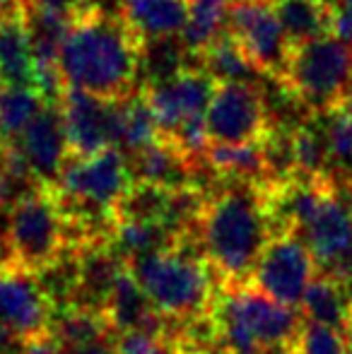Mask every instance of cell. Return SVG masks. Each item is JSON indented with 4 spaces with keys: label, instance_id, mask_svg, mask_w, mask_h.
<instances>
[{
    "label": "cell",
    "instance_id": "4316f807",
    "mask_svg": "<svg viewBox=\"0 0 352 354\" xmlns=\"http://www.w3.org/2000/svg\"><path fill=\"white\" fill-rule=\"evenodd\" d=\"M41 94L34 87L0 89V145L15 142L44 109Z\"/></svg>",
    "mask_w": 352,
    "mask_h": 354
},
{
    "label": "cell",
    "instance_id": "5b68a950",
    "mask_svg": "<svg viewBox=\"0 0 352 354\" xmlns=\"http://www.w3.org/2000/svg\"><path fill=\"white\" fill-rule=\"evenodd\" d=\"M352 51L333 34L292 48L280 84L285 94L306 113L326 116L350 102Z\"/></svg>",
    "mask_w": 352,
    "mask_h": 354
},
{
    "label": "cell",
    "instance_id": "836d02e7",
    "mask_svg": "<svg viewBox=\"0 0 352 354\" xmlns=\"http://www.w3.org/2000/svg\"><path fill=\"white\" fill-rule=\"evenodd\" d=\"M263 354H297V350H295V342H292V345H277V347H270V350H266Z\"/></svg>",
    "mask_w": 352,
    "mask_h": 354
},
{
    "label": "cell",
    "instance_id": "d590c367",
    "mask_svg": "<svg viewBox=\"0 0 352 354\" xmlns=\"http://www.w3.org/2000/svg\"><path fill=\"white\" fill-rule=\"evenodd\" d=\"M19 8V0H0V15L12 12V10Z\"/></svg>",
    "mask_w": 352,
    "mask_h": 354
},
{
    "label": "cell",
    "instance_id": "e575fe53",
    "mask_svg": "<svg viewBox=\"0 0 352 354\" xmlns=\"http://www.w3.org/2000/svg\"><path fill=\"white\" fill-rule=\"evenodd\" d=\"M343 335H345V342H348V352L352 354V311H350L348 321H345V326H343Z\"/></svg>",
    "mask_w": 352,
    "mask_h": 354
},
{
    "label": "cell",
    "instance_id": "d6a6232c",
    "mask_svg": "<svg viewBox=\"0 0 352 354\" xmlns=\"http://www.w3.org/2000/svg\"><path fill=\"white\" fill-rule=\"evenodd\" d=\"M37 3H44V5H51V8L73 10V12H77V10L82 8V3H85V0H37Z\"/></svg>",
    "mask_w": 352,
    "mask_h": 354
},
{
    "label": "cell",
    "instance_id": "5bb4252c",
    "mask_svg": "<svg viewBox=\"0 0 352 354\" xmlns=\"http://www.w3.org/2000/svg\"><path fill=\"white\" fill-rule=\"evenodd\" d=\"M29 169L44 186H56L63 167L71 159L66 121L61 104H44L39 116L27 126V131L15 140Z\"/></svg>",
    "mask_w": 352,
    "mask_h": 354
},
{
    "label": "cell",
    "instance_id": "7c38bea8",
    "mask_svg": "<svg viewBox=\"0 0 352 354\" xmlns=\"http://www.w3.org/2000/svg\"><path fill=\"white\" fill-rule=\"evenodd\" d=\"M53 306L34 272L17 266H0V330L24 340L46 333Z\"/></svg>",
    "mask_w": 352,
    "mask_h": 354
},
{
    "label": "cell",
    "instance_id": "52a82bcc",
    "mask_svg": "<svg viewBox=\"0 0 352 354\" xmlns=\"http://www.w3.org/2000/svg\"><path fill=\"white\" fill-rule=\"evenodd\" d=\"M275 128L272 109L259 82H220L205 111L210 145L263 142Z\"/></svg>",
    "mask_w": 352,
    "mask_h": 354
},
{
    "label": "cell",
    "instance_id": "7a4b0ae2",
    "mask_svg": "<svg viewBox=\"0 0 352 354\" xmlns=\"http://www.w3.org/2000/svg\"><path fill=\"white\" fill-rule=\"evenodd\" d=\"M272 234L275 229L261 186L220 178L205 193L196 222V241L220 287H244L251 282Z\"/></svg>",
    "mask_w": 352,
    "mask_h": 354
},
{
    "label": "cell",
    "instance_id": "4dcf8cb0",
    "mask_svg": "<svg viewBox=\"0 0 352 354\" xmlns=\"http://www.w3.org/2000/svg\"><path fill=\"white\" fill-rule=\"evenodd\" d=\"M24 354H66V350H63L48 333H41V335L29 337Z\"/></svg>",
    "mask_w": 352,
    "mask_h": 354
},
{
    "label": "cell",
    "instance_id": "ac0fdd59",
    "mask_svg": "<svg viewBox=\"0 0 352 354\" xmlns=\"http://www.w3.org/2000/svg\"><path fill=\"white\" fill-rule=\"evenodd\" d=\"M210 171L227 181H246L256 186L270 183L263 142L246 145H207L203 154Z\"/></svg>",
    "mask_w": 352,
    "mask_h": 354
},
{
    "label": "cell",
    "instance_id": "7402d4cb",
    "mask_svg": "<svg viewBox=\"0 0 352 354\" xmlns=\"http://www.w3.org/2000/svg\"><path fill=\"white\" fill-rule=\"evenodd\" d=\"M46 333L63 350H73V347H82L94 340L113 335V328L104 311H94V308L82 306H66L56 308L51 313Z\"/></svg>",
    "mask_w": 352,
    "mask_h": 354
},
{
    "label": "cell",
    "instance_id": "e0dca14e",
    "mask_svg": "<svg viewBox=\"0 0 352 354\" xmlns=\"http://www.w3.org/2000/svg\"><path fill=\"white\" fill-rule=\"evenodd\" d=\"M0 82L34 87V51L19 8L0 15Z\"/></svg>",
    "mask_w": 352,
    "mask_h": 354
},
{
    "label": "cell",
    "instance_id": "3957f363",
    "mask_svg": "<svg viewBox=\"0 0 352 354\" xmlns=\"http://www.w3.org/2000/svg\"><path fill=\"white\" fill-rule=\"evenodd\" d=\"M126 266L145 289L152 306L172 326H183L210 313L220 284L196 236H181L172 246Z\"/></svg>",
    "mask_w": 352,
    "mask_h": 354
},
{
    "label": "cell",
    "instance_id": "cb8c5ba5",
    "mask_svg": "<svg viewBox=\"0 0 352 354\" xmlns=\"http://www.w3.org/2000/svg\"><path fill=\"white\" fill-rule=\"evenodd\" d=\"M157 138H160V128H157L155 113H152L150 104H147L145 94H142V87H140V92L121 99L116 147L121 149L126 157H131L138 149L152 145Z\"/></svg>",
    "mask_w": 352,
    "mask_h": 354
},
{
    "label": "cell",
    "instance_id": "9a60e30c",
    "mask_svg": "<svg viewBox=\"0 0 352 354\" xmlns=\"http://www.w3.org/2000/svg\"><path fill=\"white\" fill-rule=\"evenodd\" d=\"M104 313H106L113 333H126V330L169 333V321L152 306L145 289L138 284V280L133 277V272L128 268L118 277Z\"/></svg>",
    "mask_w": 352,
    "mask_h": 354
},
{
    "label": "cell",
    "instance_id": "f546056e",
    "mask_svg": "<svg viewBox=\"0 0 352 354\" xmlns=\"http://www.w3.org/2000/svg\"><path fill=\"white\" fill-rule=\"evenodd\" d=\"M331 34L345 44L352 51V15L340 5H333V17H331Z\"/></svg>",
    "mask_w": 352,
    "mask_h": 354
},
{
    "label": "cell",
    "instance_id": "8fae6325",
    "mask_svg": "<svg viewBox=\"0 0 352 354\" xmlns=\"http://www.w3.org/2000/svg\"><path fill=\"white\" fill-rule=\"evenodd\" d=\"M61 109L71 157H92L106 147H116L121 99L111 102L85 89L68 87Z\"/></svg>",
    "mask_w": 352,
    "mask_h": 354
},
{
    "label": "cell",
    "instance_id": "603a6c76",
    "mask_svg": "<svg viewBox=\"0 0 352 354\" xmlns=\"http://www.w3.org/2000/svg\"><path fill=\"white\" fill-rule=\"evenodd\" d=\"M292 154H295V171L299 176H331V152L326 142L324 126L319 116H306L292 126Z\"/></svg>",
    "mask_w": 352,
    "mask_h": 354
},
{
    "label": "cell",
    "instance_id": "d6986e66",
    "mask_svg": "<svg viewBox=\"0 0 352 354\" xmlns=\"http://www.w3.org/2000/svg\"><path fill=\"white\" fill-rule=\"evenodd\" d=\"M299 311L306 321L324 323V326L343 330L352 311V294L335 275L326 270H316L304 297H302Z\"/></svg>",
    "mask_w": 352,
    "mask_h": 354
},
{
    "label": "cell",
    "instance_id": "44dd1931",
    "mask_svg": "<svg viewBox=\"0 0 352 354\" xmlns=\"http://www.w3.org/2000/svg\"><path fill=\"white\" fill-rule=\"evenodd\" d=\"M275 10L292 48L331 34V0H275Z\"/></svg>",
    "mask_w": 352,
    "mask_h": 354
},
{
    "label": "cell",
    "instance_id": "277c9868",
    "mask_svg": "<svg viewBox=\"0 0 352 354\" xmlns=\"http://www.w3.org/2000/svg\"><path fill=\"white\" fill-rule=\"evenodd\" d=\"M220 350L263 354L270 347L292 345L304 316L299 308L282 306L251 284L217 287L210 308Z\"/></svg>",
    "mask_w": 352,
    "mask_h": 354
},
{
    "label": "cell",
    "instance_id": "6da1fadb",
    "mask_svg": "<svg viewBox=\"0 0 352 354\" xmlns=\"http://www.w3.org/2000/svg\"><path fill=\"white\" fill-rule=\"evenodd\" d=\"M140 56L142 39L123 15L85 0L68 29L58 66L68 87L116 102L140 92Z\"/></svg>",
    "mask_w": 352,
    "mask_h": 354
},
{
    "label": "cell",
    "instance_id": "2e32d148",
    "mask_svg": "<svg viewBox=\"0 0 352 354\" xmlns=\"http://www.w3.org/2000/svg\"><path fill=\"white\" fill-rule=\"evenodd\" d=\"M121 12L142 41L181 37L188 19V0H121Z\"/></svg>",
    "mask_w": 352,
    "mask_h": 354
},
{
    "label": "cell",
    "instance_id": "8d00e7d4",
    "mask_svg": "<svg viewBox=\"0 0 352 354\" xmlns=\"http://www.w3.org/2000/svg\"><path fill=\"white\" fill-rule=\"evenodd\" d=\"M10 256H8V251H5V248H0V266H10Z\"/></svg>",
    "mask_w": 352,
    "mask_h": 354
},
{
    "label": "cell",
    "instance_id": "74e56055",
    "mask_svg": "<svg viewBox=\"0 0 352 354\" xmlns=\"http://www.w3.org/2000/svg\"><path fill=\"white\" fill-rule=\"evenodd\" d=\"M338 5H340L343 10H348V12L352 15V0H338Z\"/></svg>",
    "mask_w": 352,
    "mask_h": 354
},
{
    "label": "cell",
    "instance_id": "30bf717a",
    "mask_svg": "<svg viewBox=\"0 0 352 354\" xmlns=\"http://www.w3.org/2000/svg\"><path fill=\"white\" fill-rule=\"evenodd\" d=\"M215 87V80L198 66H188L165 82L142 84V94L160 128V138L169 140L183 123L205 116Z\"/></svg>",
    "mask_w": 352,
    "mask_h": 354
},
{
    "label": "cell",
    "instance_id": "9c48e42d",
    "mask_svg": "<svg viewBox=\"0 0 352 354\" xmlns=\"http://www.w3.org/2000/svg\"><path fill=\"white\" fill-rule=\"evenodd\" d=\"M316 270L319 263L304 239L297 232H277L266 243L249 284L282 306L299 308Z\"/></svg>",
    "mask_w": 352,
    "mask_h": 354
},
{
    "label": "cell",
    "instance_id": "484cf974",
    "mask_svg": "<svg viewBox=\"0 0 352 354\" xmlns=\"http://www.w3.org/2000/svg\"><path fill=\"white\" fill-rule=\"evenodd\" d=\"M191 61H193V56L186 51L181 37L142 41V56H140L142 84L165 82V80L186 71L188 66H193Z\"/></svg>",
    "mask_w": 352,
    "mask_h": 354
},
{
    "label": "cell",
    "instance_id": "ffe728a7",
    "mask_svg": "<svg viewBox=\"0 0 352 354\" xmlns=\"http://www.w3.org/2000/svg\"><path fill=\"white\" fill-rule=\"evenodd\" d=\"M193 66L203 68L217 84L220 82H256V77H261V73L256 71V66L251 63V58L246 56L241 44L227 32V27L220 37L212 39V41L193 58Z\"/></svg>",
    "mask_w": 352,
    "mask_h": 354
},
{
    "label": "cell",
    "instance_id": "ab89813d",
    "mask_svg": "<svg viewBox=\"0 0 352 354\" xmlns=\"http://www.w3.org/2000/svg\"><path fill=\"white\" fill-rule=\"evenodd\" d=\"M217 354H234V352H227V350H220V352H217Z\"/></svg>",
    "mask_w": 352,
    "mask_h": 354
},
{
    "label": "cell",
    "instance_id": "1f68e13d",
    "mask_svg": "<svg viewBox=\"0 0 352 354\" xmlns=\"http://www.w3.org/2000/svg\"><path fill=\"white\" fill-rule=\"evenodd\" d=\"M66 354H116V333L109 337H102V340L89 342V345L66 350Z\"/></svg>",
    "mask_w": 352,
    "mask_h": 354
},
{
    "label": "cell",
    "instance_id": "f35d334b",
    "mask_svg": "<svg viewBox=\"0 0 352 354\" xmlns=\"http://www.w3.org/2000/svg\"><path fill=\"white\" fill-rule=\"evenodd\" d=\"M348 106L352 109V82H350V102H348Z\"/></svg>",
    "mask_w": 352,
    "mask_h": 354
},
{
    "label": "cell",
    "instance_id": "f1b7e54d",
    "mask_svg": "<svg viewBox=\"0 0 352 354\" xmlns=\"http://www.w3.org/2000/svg\"><path fill=\"white\" fill-rule=\"evenodd\" d=\"M116 354H181L169 333L126 330L116 333Z\"/></svg>",
    "mask_w": 352,
    "mask_h": 354
},
{
    "label": "cell",
    "instance_id": "d4e9b609",
    "mask_svg": "<svg viewBox=\"0 0 352 354\" xmlns=\"http://www.w3.org/2000/svg\"><path fill=\"white\" fill-rule=\"evenodd\" d=\"M227 8H230V0H191L188 3V19L181 32V41L193 58L212 39L225 32Z\"/></svg>",
    "mask_w": 352,
    "mask_h": 354
},
{
    "label": "cell",
    "instance_id": "8992f818",
    "mask_svg": "<svg viewBox=\"0 0 352 354\" xmlns=\"http://www.w3.org/2000/svg\"><path fill=\"white\" fill-rule=\"evenodd\" d=\"M8 239L12 266L29 272H39L66 251V217L51 186L34 191L10 210Z\"/></svg>",
    "mask_w": 352,
    "mask_h": 354
},
{
    "label": "cell",
    "instance_id": "ba28073f",
    "mask_svg": "<svg viewBox=\"0 0 352 354\" xmlns=\"http://www.w3.org/2000/svg\"><path fill=\"white\" fill-rule=\"evenodd\" d=\"M227 32L241 44L261 77L280 82L290 63L292 46L277 17L275 0H230Z\"/></svg>",
    "mask_w": 352,
    "mask_h": 354
},
{
    "label": "cell",
    "instance_id": "4fadbf2b",
    "mask_svg": "<svg viewBox=\"0 0 352 354\" xmlns=\"http://www.w3.org/2000/svg\"><path fill=\"white\" fill-rule=\"evenodd\" d=\"M299 236L314 253L319 270H331L352 248V198L338 178L321 198Z\"/></svg>",
    "mask_w": 352,
    "mask_h": 354
},
{
    "label": "cell",
    "instance_id": "83f0119b",
    "mask_svg": "<svg viewBox=\"0 0 352 354\" xmlns=\"http://www.w3.org/2000/svg\"><path fill=\"white\" fill-rule=\"evenodd\" d=\"M295 350L297 354H350L343 330L306 318L295 337Z\"/></svg>",
    "mask_w": 352,
    "mask_h": 354
}]
</instances>
